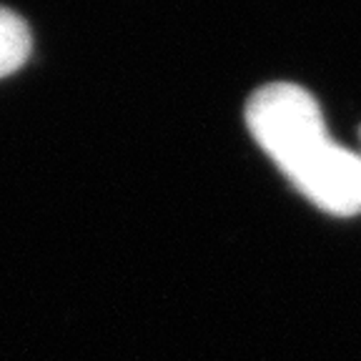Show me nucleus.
I'll use <instances>...</instances> for the list:
<instances>
[{
  "mask_svg": "<svg viewBox=\"0 0 361 361\" xmlns=\"http://www.w3.org/2000/svg\"><path fill=\"white\" fill-rule=\"evenodd\" d=\"M33 51V35L28 23L18 13L0 8V78L25 66Z\"/></svg>",
  "mask_w": 361,
  "mask_h": 361,
  "instance_id": "f03ea898",
  "label": "nucleus"
},
{
  "mask_svg": "<svg viewBox=\"0 0 361 361\" xmlns=\"http://www.w3.org/2000/svg\"><path fill=\"white\" fill-rule=\"evenodd\" d=\"M246 126L311 203L344 219L361 214V156L334 141L309 90L281 80L264 85L248 98Z\"/></svg>",
  "mask_w": 361,
  "mask_h": 361,
  "instance_id": "f257e3e1",
  "label": "nucleus"
}]
</instances>
